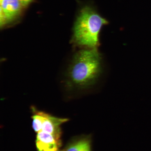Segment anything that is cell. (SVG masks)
<instances>
[{
    "mask_svg": "<svg viewBox=\"0 0 151 151\" xmlns=\"http://www.w3.org/2000/svg\"><path fill=\"white\" fill-rule=\"evenodd\" d=\"M65 151H91V139L89 137H83L72 143Z\"/></svg>",
    "mask_w": 151,
    "mask_h": 151,
    "instance_id": "cell-6",
    "label": "cell"
},
{
    "mask_svg": "<svg viewBox=\"0 0 151 151\" xmlns=\"http://www.w3.org/2000/svg\"><path fill=\"white\" fill-rule=\"evenodd\" d=\"M61 143L51 134L43 131L37 133L36 144L38 151H58Z\"/></svg>",
    "mask_w": 151,
    "mask_h": 151,
    "instance_id": "cell-4",
    "label": "cell"
},
{
    "mask_svg": "<svg viewBox=\"0 0 151 151\" xmlns=\"http://www.w3.org/2000/svg\"><path fill=\"white\" fill-rule=\"evenodd\" d=\"M101 55L96 48L77 52L68 69L67 84L80 89L93 86L101 73Z\"/></svg>",
    "mask_w": 151,
    "mask_h": 151,
    "instance_id": "cell-1",
    "label": "cell"
},
{
    "mask_svg": "<svg viewBox=\"0 0 151 151\" xmlns=\"http://www.w3.org/2000/svg\"><path fill=\"white\" fill-rule=\"evenodd\" d=\"M35 112V114L32 116V126L34 130L38 133L42 131L44 117L41 114L40 111H36Z\"/></svg>",
    "mask_w": 151,
    "mask_h": 151,
    "instance_id": "cell-7",
    "label": "cell"
},
{
    "mask_svg": "<svg viewBox=\"0 0 151 151\" xmlns=\"http://www.w3.org/2000/svg\"><path fill=\"white\" fill-rule=\"evenodd\" d=\"M41 113L44 117L42 131L51 134L56 139L60 140L61 132L60 126L67 122L68 119L56 118L45 112Z\"/></svg>",
    "mask_w": 151,
    "mask_h": 151,
    "instance_id": "cell-5",
    "label": "cell"
},
{
    "mask_svg": "<svg viewBox=\"0 0 151 151\" xmlns=\"http://www.w3.org/2000/svg\"><path fill=\"white\" fill-rule=\"evenodd\" d=\"M108 23L92 5H84L81 9L73 27L75 42L80 46L97 48L101 28Z\"/></svg>",
    "mask_w": 151,
    "mask_h": 151,
    "instance_id": "cell-2",
    "label": "cell"
},
{
    "mask_svg": "<svg viewBox=\"0 0 151 151\" xmlns=\"http://www.w3.org/2000/svg\"><path fill=\"white\" fill-rule=\"evenodd\" d=\"M0 22L3 27L12 22L26 6L20 0H1Z\"/></svg>",
    "mask_w": 151,
    "mask_h": 151,
    "instance_id": "cell-3",
    "label": "cell"
},
{
    "mask_svg": "<svg viewBox=\"0 0 151 151\" xmlns=\"http://www.w3.org/2000/svg\"><path fill=\"white\" fill-rule=\"evenodd\" d=\"M25 4L26 5H27L28 3L31 2L32 0H20Z\"/></svg>",
    "mask_w": 151,
    "mask_h": 151,
    "instance_id": "cell-8",
    "label": "cell"
}]
</instances>
